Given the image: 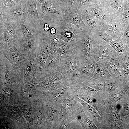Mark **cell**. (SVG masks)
<instances>
[{
    "instance_id": "cell-1",
    "label": "cell",
    "mask_w": 129,
    "mask_h": 129,
    "mask_svg": "<svg viewBox=\"0 0 129 129\" xmlns=\"http://www.w3.org/2000/svg\"><path fill=\"white\" fill-rule=\"evenodd\" d=\"M99 37L95 31L87 28L81 32L74 48L79 67L89 65L95 61Z\"/></svg>"
},
{
    "instance_id": "cell-2",
    "label": "cell",
    "mask_w": 129,
    "mask_h": 129,
    "mask_svg": "<svg viewBox=\"0 0 129 129\" xmlns=\"http://www.w3.org/2000/svg\"><path fill=\"white\" fill-rule=\"evenodd\" d=\"M57 67L70 87L76 84V75L79 67L76 62V56L73 53L68 57L61 60Z\"/></svg>"
},
{
    "instance_id": "cell-3",
    "label": "cell",
    "mask_w": 129,
    "mask_h": 129,
    "mask_svg": "<svg viewBox=\"0 0 129 129\" xmlns=\"http://www.w3.org/2000/svg\"><path fill=\"white\" fill-rule=\"evenodd\" d=\"M0 81L5 86H22L24 81L16 73L5 57L0 55Z\"/></svg>"
},
{
    "instance_id": "cell-4",
    "label": "cell",
    "mask_w": 129,
    "mask_h": 129,
    "mask_svg": "<svg viewBox=\"0 0 129 129\" xmlns=\"http://www.w3.org/2000/svg\"><path fill=\"white\" fill-rule=\"evenodd\" d=\"M58 23L62 41L65 44H70L74 47L81 36V31L75 25L69 22L64 15Z\"/></svg>"
},
{
    "instance_id": "cell-5",
    "label": "cell",
    "mask_w": 129,
    "mask_h": 129,
    "mask_svg": "<svg viewBox=\"0 0 129 129\" xmlns=\"http://www.w3.org/2000/svg\"><path fill=\"white\" fill-rule=\"evenodd\" d=\"M60 73L57 67L34 75L33 80L38 84L39 88L42 91L43 97L51 92L53 83Z\"/></svg>"
},
{
    "instance_id": "cell-6",
    "label": "cell",
    "mask_w": 129,
    "mask_h": 129,
    "mask_svg": "<svg viewBox=\"0 0 129 129\" xmlns=\"http://www.w3.org/2000/svg\"><path fill=\"white\" fill-rule=\"evenodd\" d=\"M0 55L9 61L17 74L23 80V68L27 56L20 52L15 46L9 49H0Z\"/></svg>"
},
{
    "instance_id": "cell-7",
    "label": "cell",
    "mask_w": 129,
    "mask_h": 129,
    "mask_svg": "<svg viewBox=\"0 0 129 129\" xmlns=\"http://www.w3.org/2000/svg\"><path fill=\"white\" fill-rule=\"evenodd\" d=\"M75 88L70 87L58 101L57 103H60L61 105L60 119L62 120L66 115L74 113L78 109L81 104L75 98Z\"/></svg>"
},
{
    "instance_id": "cell-8",
    "label": "cell",
    "mask_w": 129,
    "mask_h": 129,
    "mask_svg": "<svg viewBox=\"0 0 129 129\" xmlns=\"http://www.w3.org/2000/svg\"><path fill=\"white\" fill-rule=\"evenodd\" d=\"M76 93L80 98L94 108L102 117L109 121L108 114L111 107L105 99H101L96 95L94 96L83 92Z\"/></svg>"
},
{
    "instance_id": "cell-9",
    "label": "cell",
    "mask_w": 129,
    "mask_h": 129,
    "mask_svg": "<svg viewBox=\"0 0 129 129\" xmlns=\"http://www.w3.org/2000/svg\"><path fill=\"white\" fill-rule=\"evenodd\" d=\"M75 97L82 105L86 115L97 127L99 129H110V122L102 117L94 108L80 98L76 93Z\"/></svg>"
},
{
    "instance_id": "cell-10",
    "label": "cell",
    "mask_w": 129,
    "mask_h": 129,
    "mask_svg": "<svg viewBox=\"0 0 129 129\" xmlns=\"http://www.w3.org/2000/svg\"><path fill=\"white\" fill-rule=\"evenodd\" d=\"M51 51L50 45L42 38L35 53L34 75L40 73L44 70L45 62Z\"/></svg>"
},
{
    "instance_id": "cell-11",
    "label": "cell",
    "mask_w": 129,
    "mask_h": 129,
    "mask_svg": "<svg viewBox=\"0 0 129 129\" xmlns=\"http://www.w3.org/2000/svg\"><path fill=\"white\" fill-rule=\"evenodd\" d=\"M118 54L116 50L103 39L98 38L95 61L105 64L106 61Z\"/></svg>"
},
{
    "instance_id": "cell-12",
    "label": "cell",
    "mask_w": 129,
    "mask_h": 129,
    "mask_svg": "<svg viewBox=\"0 0 129 129\" xmlns=\"http://www.w3.org/2000/svg\"><path fill=\"white\" fill-rule=\"evenodd\" d=\"M42 38L40 35L21 39L15 43V46L17 50L21 53L27 56H34Z\"/></svg>"
},
{
    "instance_id": "cell-13",
    "label": "cell",
    "mask_w": 129,
    "mask_h": 129,
    "mask_svg": "<svg viewBox=\"0 0 129 129\" xmlns=\"http://www.w3.org/2000/svg\"><path fill=\"white\" fill-rule=\"evenodd\" d=\"M95 32L97 36L114 48L123 59H126L129 55V48L121 40L113 38L105 31L100 29L96 30Z\"/></svg>"
},
{
    "instance_id": "cell-14",
    "label": "cell",
    "mask_w": 129,
    "mask_h": 129,
    "mask_svg": "<svg viewBox=\"0 0 129 129\" xmlns=\"http://www.w3.org/2000/svg\"><path fill=\"white\" fill-rule=\"evenodd\" d=\"M0 23L13 36L15 43L22 39L20 25L16 19L0 12Z\"/></svg>"
},
{
    "instance_id": "cell-15",
    "label": "cell",
    "mask_w": 129,
    "mask_h": 129,
    "mask_svg": "<svg viewBox=\"0 0 129 129\" xmlns=\"http://www.w3.org/2000/svg\"><path fill=\"white\" fill-rule=\"evenodd\" d=\"M0 12L19 22L27 20L29 17L26 0H22L14 6L0 11Z\"/></svg>"
},
{
    "instance_id": "cell-16",
    "label": "cell",
    "mask_w": 129,
    "mask_h": 129,
    "mask_svg": "<svg viewBox=\"0 0 129 129\" xmlns=\"http://www.w3.org/2000/svg\"><path fill=\"white\" fill-rule=\"evenodd\" d=\"M103 84L92 77L72 87L75 88V93L83 92L95 96L98 92L102 90Z\"/></svg>"
},
{
    "instance_id": "cell-17",
    "label": "cell",
    "mask_w": 129,
    "mask_h": 129,
    "mask_svg": "<svg viewBox=\"0 0 129 129\" xmlns=\"http://www.w3.org/2000/svg\"><path fill=\"white\" fill-rule=\"evenodd\" d=\"M86 8L91 13L101 27L113 17L108 8L99 2L87 5Z\"/></svg>"
},
{
    "instance_id": "cell-18",
    "label": "cell",
    "mask_w": 129,
    "mask_h": 129,
    "mask_svg": "<svg viewBox=\"0 0 129 129\" xmlns=\"http://www.w3.org/2000/svg\"><path fill=\"white\" fill-rule=\"evenodd\" d=\"M125 27L123 21L113 17L102 26L100 30L105 31L108 35L118 40H120Z\"/></svg>"
},
{
    "instance_id": "cell-19",
    "label": "cell",
    "mask_w": 129,
    "mask_h": 129,
    "mask_svg": "<svg viewBox=\"0 0 129 129\" xmlns=\"http://www.w3.org/2000/svg\"><path fill=\"white\" fill-rule=\"evenodd\" d=\"M44 101L47 111L44 128L51 129L59 118L61 105L59 103H52L48 101Z\"/></svg>"
},
{
    "instance_id": "cell-20",
    "label": "cell",
    "mask_w": 129,
    "mask_h": 129,
    "mask_svg": "<svg viewBox=\"0 0 129 129\" xmlns=\"http://www.w3.org/2000/svg\"><path fill=\"white\" fill-rule=\"evenodd\" d=\"M68 21L76 26L82 32L87 29L82 18V14L79 8L72 9L68 7L62 10Z\"/></svg>"
},
{
    "instance_id": "cell-21",
    "label": "cell",
    "mask_w": 129,
    "mask_h": 129,
    "mask_svg": "<svg viewBox=\"0 0 129 129\" xmlns=\"http://www.w3.org/2000/svg\"><path fill=\"white\" fill-rule=\"evenodd\" d=\"M19 22L21 27L22 39L40 35L37 23L30 18L27 20L20 21Z\"/></svg>"
},
{
    "instance_id": "cell-22",
    "label": "cell",
    "mask_w": 129,
    "mask_h": 129,
    "mask_svg": "<svg viewBox=\"0 0 129 129\" xmlns=\"http://www.w3.org/2000/svg\"><path fill=\"white\" fill-rule=\"evenodd\" d=\"M62 120L59 119L51 129H82L80 122L74 117L72 113H69Z\"/></svg>"
},
{
    "instance_id": "cell-23",
    "label": "cell",
    "mask_w": 129,
    "mask_h": 129,
    "mask_svg": "<svg viewBox=\"0 0 129 129\" xmlns=\"http://www.w3.org/2000/svg\"><path fill=\"white\" fill-rule=\"evenodd\" d=\"M105 1L106 4L104 6L108 9L112 16L123 21V0H106Z\"/></svg>"
},
{
    "instance_id": "cell-24",
    "label": "cell",
    "mask_w": 129,
    "mask_h": 129,
    "mask_svg": "<svg viewBox=\"0 0 129 129\" xmlns=\"http://www.w3.org/2000/svg\"><path fill=\"white\" fill-rule=\"evenodd\" d=\"M97 64L98 63L94 61L89 65L79 67L76 75V84L92 77Z\"/></svg>"
},
{
    "instance_id": "cell-25",
    "label": "cell",
    "mask_w": 129,
    "mask_h": 129,
    "mask_svg": "<svg viewBox=\"0 0 129 129\" xmlns=\"http://www.w3.org/2000/svg\"><path fill=\"white\" fill-rule=\"evenodd\" d=\"M74 118L80 123L82 129H99L87 116L81 104L78 109L72 113Z\"/></svg>"
},
{
    "instance_id": "cell-26",
    "label": "cell",
    "mask_w": 129,
    "mask_h": 129,
    "mask_svg": "<svg viewBox=\"0 0 129 129\" xmlns=\"http://www.w3.org/2000/svg\"><path fill=\"white\" fill-rule=\"evenodd\" d=\"M124 60L119 54L107 60L105 65L111 76L116 78L121 70Z\"/></svg>"
},
{
    "instance_id": "cell-27",
    "label": "cell",
    "mask_w": 129,
    "mask_h": 129,
    "mask_svg": "<svg viewBox=\"0 0 129 129\" xmlns=\"http://www.w3.org/2000/svg\"><path fill=\"white\" fill-rule=\"evenodd\" d=\"M110 126V129H123V120L121 118L119 107L117 104L115 107H111L109 113L108 114Z\"/></svg>"
},
{
    "instance_id": "cell-28",
    "label": "cell",
    "mask_w": 129,
    "mask_h": 129,
    "mask_svg": "<svg viewBox=\"0 0 129 129\" xmlns=\"http://www.w3.org/2000/svg\"><path fill=\"white\" fill-rule=\"evenodd\" d=\"M15 46L12 36L0 23V49H9Z\"/></svg>"
},
{
    "instance_id": "cell-29",
    "label": "cell",
    "mask_w": 129,
    "mask_h": 129,
    "mask_svg": "<svg viewBox=\"0 0 129 129\" xmlns=\"http://www.w3.org/2000/svg\"><path fill=\"white\" fill-rule=\"evenodd\" d=\"M34 58L35 56H27L23 70L24 82L33 79L35 72Z\"/></svg>"
},
{
    "instance_id": "cell-30",
    "label": "cell",
    "mask_w": 129,
    "mask_h": 129,
    "mask_svg": "<svg viewBox=\"0 0 129 129\" xmlns=\"http://www.w3.org/2000/svg\"><path fill=\"white\" fill-rule=\"evenodd\" d=\"M37 0L39 3L43 14L54 13L59 16L64 15L62 8L56 5L53 0Z\"/></svg>"
},
{
    "instance_id": "cell-31",
    "label": "cell",
    "mask_w": 129,
    "mask_h": 129,
    "mask_svg": "<svg viewBox=\"0 0 129 129\" xmlns=\"http://www.w3.org/2000/svg\"><path fill=\"white\" fill-rule=\"evenodd\" d=\"M121 87L115 78L111 76L110 79L103 84L102 91L103 98H108Z\"/></svg>"
},
{
    "instance_id": "cell-32",
    "label": "cell",
    "mask_w": 129,
    "mask_h": 129,
    "mask_svg": "<svg viewBox=\"0 0 129 129\" xmlns=\"http://www.w3.org/2000/svg\"><path fill=\"white\" fill-rule=\"evenodd\" d=\"M111 75L105 64L98 63L92 77L103 83L106 82L110 78Z\"/></svg>"
},
{
    "instance_id": "cell-33",
    "label": "cell",
    "mask_w": 129,
    "mask_h": 129,
    "mask_svg": "<svg viewBox=\"0 0 129 129\" xmlns=\"http://www.w3.org/2000/svg\"><path fill=\"white\" fill-rule=\"evenodd\" d=\"M115 78L121 86H125L129 83V55L124 60L121 70Z\"/></svg>"
},
{
    "instance_id": "cell-34",
    "label": "cell",
    "mask_w": 129,
    "mask_h": 129,
    "mask_svg": "<svg viewBox=\"0 0 129 129\" xmlns=\"http://www.w3.org/2000/svg\"><path fill=\"white\" fill-rule=\"evenodd\" d=\"M129 90V84L119 88L108 98L105 99L111 107L115 106L117 102L125 95Z\"/></svg>"
},
{
    "instance_id": "cell-35",
    "label": "cell",
    "mask_w": 129,
    "mask_h": 129,
    "mask_svg": "<svg viewBox=\"0 0 129 129\" xmlns=\"http://www.w3.org/2000/svg\"><path fill=\"white\" fill-rule=\"evenodd\" d=\"M29 17L37 23L43 21V17L38 13L37 8V0H26Z\"/></svg>"
},
{
    "instance_id": "cell-36",
    "label": "cell",
    "mask_w": 129,
    "mask_h": 129,
    "mask_svg": "<svg viewBox=\"0 0 129 129\" xmlns=\"http://www.w3.org/2000/svg\"><path fill=\"white\" fill-rule=\"evenodd\" d=\"M119 108V112L123 122L129 118V92L117 103Z\"/></svg>"
},
{
    "instance_id": "cell-37",
    "label": "cell",
    "mask_w": 129,
    "mask_h": 129,
    "mask_svg": "<svg viewBox=\"0 0 129 129\" xmlns=\"http://www.w3.org/2000/svg\"><path fill=\"white\" fill-rule=\"evenodd\" d=\"M60 60L56 52L51 51L45 64L44 70H47L56 67L59 65Z\"/></svg>"
},
{
    "instance_id": "cell-38",
    "label": "cell",
    "mask_w": 129,
    "mask_h": 129,
    "mask_svg": "<svg viewBox=\"0 0 129 129\" xmlns=\"http://www.w3.org/2000/svg\"><path fill=\"white\" fill-rule=\"evenodd\" d=\"M74 46L70 44H65L59 48L56 52L60 60L69 57L73 52Z\"/></svg>"
},
{
    "instance_id": "cell-39",
    "label": "cell",
    "mask_w": 129,
    "mask_h": 129,
    "mask_svg": "<svg viewBox=\"0 0 129 129\" xmlns=\"http://www.w3.org/2000/svg\"><path fill=\"white\" fill-rule=\"evenodd\" d=\"M48 43L51 46V51L55 52L59 48L65 44L61 40V35L52 38Z\"/></svg>"
},
{
    "instance_id": "cell-40",
    "label": "cell",
    "mask_w": 129,
    "mask_h": 129,
    "mask_svg": "<svg viewBox=\"0 0 129 129\" xmlns=\"http://www.w3.org/2000/svg\"><path fill=\"white\" fill-rule=\"evenodd\" d=\"M122 19L125 28L126 24L129 21V0L124 2Z\"/></svg>"
},
{
    "instance_id": "cell-41",
    "label": "cell",
    "mask_w": 129,
    "mask_h": 129,
    "mask_svg": "<svg viewBox=\"0 0 129 129\" xmlns=\"http://www.w3.org/2000/svg\"><path fill=\"white\" fill-rule=\"evenodd\" d=\"M23 113L24 116L28 122H31L32 121L33 112L32 107L30 105H24Z\"/></svg>"
},
{
    "instance_id": "cell-42",
    "label": "cell",
    "mask_w": 129,
    "mask_h": 129,
    "mask_svg": "<svg viewBox=\"0 0 129 129\" xmlns=\"http://www.w3.org/2000/svg\"><path fill=\"white\" fill-rule=\"evenodd\" d=\"M22 0H6L0 4V11L13 7Z\"/></svg>"
},
{
    "instance_id": "cell-43",
    "label": "cell",
    "mask_w": 129,
    "mask_h": 129,
    "mask_svg": "<svg viewBox=\"0 0 129 129\" xmlns=\"http://www.w3.org/2000/svg\"><path fill=\"white\" fill-rule=\"evenodd\" d=\"M129 48V25L125 30L120 39Z\"/></svg>"
},
{
    "instance_id": "cell-44",
    "label": "cell",
    "mask_w": 129,
    "mask_h": 129,
    "mask_svg": "<svg viewBox=\"0 0 129 129\" xmlns=\"http://www.w3.org/2000/svg\"><path fill=\"white\" fill-rule=\"evenodd\" d=\"M67 0L66 2L68 4L67 7L68 8L72 9H75L79 8V0Z\"/></svg>"
},
{
    "instance_id": "cell-45",
    "label": "cell",
    "mask_w": 129,
    "mask_h": 129,
    "mask_svg": "<svg viewBox=\"0 0 129 129\" xmlns=\"http://www.w3.org/2000/svg\"><path fill=\"white\" fill-rule=\"evenodd\" d=\"M99 0H79V7L86 5H88L99 2Z\"/></svg>"
},
{
    "instance_id": "cell-46",
    "label": "cell",
    "mask_w": 129,
    "mask_h": 129,
    "mask_svg": "<svg viewBox=\"0 0 129 129\" xmlns=\"http://www.w3.org/2000/svg\"><path fill=\"white\" fill-rule=\"evenodd\" d=\"M4 91L5 94L9 96H10L12 95V90L9 87H5L4 89Z\"/></svg>"
},
{
    "instance_id": "cell-47",
    "label": "cell",
    "mask_w": 129,
    "mask_h": 129,
    "mask_svg": "<svg viewBox=\"0 0 129 129\" xmlns=\"http://www.w3.org/2000/svg\"><path fill=\"white\" fill-rule=\"evenodd\" d=\"M60 2L62 3H65L66 2V0H58Z\"/></svg>"
},
{
    "instance_id": "cell-48",
    "label": "cell",
    "mask_w": 129,
    "mask_h": 129,
    "mask_svg": "<svg viewBox=\"0 0 129 129\" xmlns=\"http://www.w3.org/2000/svg\"><path fill=\"white\" fill-rule=\"evenodd\" d=\"M6 0H0V4H1L4 2Z\"/></svg>"
}]
</instances>
